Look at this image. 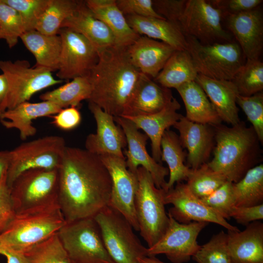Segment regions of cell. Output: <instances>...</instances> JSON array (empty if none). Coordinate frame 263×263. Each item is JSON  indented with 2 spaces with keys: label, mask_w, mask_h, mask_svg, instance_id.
Instances as JSON below:
<instances>
[{
  "label": "cell",
  "mask_w": 263,
  "mask_h": 263,
  "mask_svg": "<svg viewBox=\"0 0 263 263\" xmlns=\"http://www.w3.org/2000/svg\"><path fill=\"white\" fill-rule=\"evenodd\" d=\"M58 170V202L67 223L94 217L109 205L112 180L99 156L67 146Z\"/></svg>",
  "instance_id": "1"
},
{
  "label": "cell",
  "mask_w": 263,
  "mask_h": 263,
  "mask_svg": "<svg viewBox=\"0 0 263 263\" xmlns=\"http://www.w3.org/2000/svg\"><path fill=\"white\" fill-rule=\"evenodd\" d=\"M98 52V62L88 76L92 88L88 101L114 117L122 116L141 73L131 62L127 47L113 46Z\"/></svg>",
  "instance_id": "2"
},
{
  "label": "cell",
  "mask_w": 263,
  "mask_h": 263,
  "mask_svg": "<svg viewBox=\"0 0 263 263\" xmlns=\"http://www.w3.org/2000/svg\"><path fill=\"white\" fill-rule=\"evenodd\" d=\"M215 146L212 159L207 163L227 180L238 182L261 158L260 142L252 126L243 121L228 127L213 126Z\"/></svg>",
  "instance_id": "3"
},
{
  "label": "cell",
  "mask_w": 263,
  "mask_h": 263,
  "mask_svg": "<svg viewBox=\"0 0 263 263\" xmlns=\"http://www.w3.org/2000/svg\"><path fill=\"white\" fill-rule=\"evenodd\" d=\"M66 223L58 203L17 212L0 234V244L24 253L56 233Z\"/></svg>",
  "instance_id": "4"
},
{
  "label": "cell",
  "mask_w": 263,
  "mask_h": 263,
  "mask_svg": "<svg viewBox=\"0 0 263 263\" xmlns=\"http://www.w3.org/2000/svg\"><path fill=\"white\" fill-rule=\"evenodd\" d=\"M136 176L135 212L139 231L149 248L161 238L169 225L164 201L166 191L155 186L150 173L143 167H138Z\"/></svg>",
  "instance_id": "5"
},
{
  "label": "cell",
  "mask_w": 263,
  "mask_h": 263,
  "mask_svg": "<svg viewBox=\"0 0 263 263\" xmlns=\"http://www.w3.org/2000/svg\"><path fill=\"white\" fill-rule=\"evenodd\" d=\"M109 255L115 263H139L148 256V247L135 235L133 228L119 211L108 206L94 217Z\"/></svg>",
  "instance_id": "6"
},
{
  "label": "cell",
  "mask_w": 263,
  "mask_h": 263,
  "mask_svg": "<svg viewBox=\"0 0 263 263\" xmlns=\"http://www.w3.org/2000/svg\"><path fill=\"white\" fill-rule=\"evenodd\" d=\"M0 70L8 84L7 94L0 104V114L28 101L40 91L63 82L55 79L49 69L31 67L26 60L18 59L13 62L0 59Z\"/></svg>",
  "instance_id": "7"
},
{
  "label": "cell",
  "mask_w": 263,
  "mask_h": 263,
  "mask_svg": "<svg viewBox=\"0 0 263 263\" xmlns=\"http://www.w3.org/2000/svg\"><path fill=\"white\" fill-rule=\"evenodd\" d=\"M186 38L198 73L205 76L231 81L246 61L237 42L203 44L194 38Z\"/></svg>",
  "instance_id": "8"
},
{
  "label": "cell",
  "mask_w": 263,
  "mask_h": 263,
  "mask_svg": "<svg viewBox=\"0 0 263 263\" xmlns=\"http://www.w3.org/2000/svg\"><path fill=\"white\" fill-rule=\"evenodd\" d=\"M57 234L72 263H115L94 217L66 222Z\"/></svg>",
  "instance_id": "9"
},
{
  "label": "cell",
  "mask_w": 263,
  "mask_h": 263,
  "mask_svg": "<svg viewBox=\"0 0 263 263\" xmlns=\"http://www.w3.org/2000/svg\"><path fill=\"white\" fill-rule=\"evenodd\" d=\"M65 139L46 136L21 144L9 150L7 184L10 188L22 172L31 169H58L66 147Z\"/></svg>",
  "instance_id": "10"
},
{
  "label": "cell",
  "mask_w": 263,
  "mask_h": 263,
  "mask_svg": "<svg viewBox=\"0 0 263 263\" xmlns=\"http://www.w3.org/2000/svg\"><path fill=\"white\" fill-rule=\"evenodd\" d=\"M222 12L206 0H184L176 24L185 36L203 44L232 41V35L222 26Z\"/></svg>",
  "instance_id": "11"
},
{
  "label": "cell",
  "mask_w": 263,
  "mask_h": 263,
  "mask_svg": "<svg viewBox=\"0 0 263 263\" xmlns=\"http://www.w3.org/2000/svg\"><path fill=\"white\" fill-rule=\"evenodd\" d=\"M58 169H35L22 172L10 188L16 213L58 203Z\"/></svg>",
  "instance_id": "12"
},
{
  "label": "cell",
  "mask_w": 263,
  "mask_h": 263,
  "mask_svg": "<svg viewBox=\"0 0 263 263\" xmlns=\"http://www.w3.org/2000/svg\"><path fill=\"white\" fill-rule=\"evenodd\" d=\"M58 34L62 47L56 76L62 80L88 77L98 62L97 50L83 36L69 28H60Z\"/></svg>",
  "instance_id": "13"
},
{
  "label": "cell",
  "mask_w": 263,
  "mask_h": 263,
  "mask_svg": "<svg viewBox=\"0 0 263 263\" xmlns=\"http://www.w3.org/2000/svg\"><path fill=\"white\" fill-rule=\"evenodd\" d=\"M168 214V228L161 238L152 246L148 248L147 255L164 254L173 263L188 262L200 248L197 239L208 223L192 222L181 224Z\"/></svg>",
  "instance_id": "14"
},
{
  "label": "cell",
  "mask_w": 263,
  "mask_h": 263,
  "mask_svg": "<svg viewBox=\"0 0 263 263\" xmlns=\"http://www.w3.org/2000/svg\"><path fill=\"white\" fill-rule=\"evenodd\" d=\"M112 180L109 206L122 213L133 229L139 231L134 209V198L137 186L136 173L130 171L125 158L112 155L99 156Z\"/></svg>",
  "instance_id": "15"
},
{
  "label": "cell",
  "mask_w": 263,
  "mask_h": 263,
  "mask_svg": "<svg viewBox=\"0 0 263 263\" xmlns=\"http://www.w3.org/2000/svg\"><path fill=\"white\" fill-rule=\"evenodd\" d=\"M165 204H171L168 213L181 224L192 222L212 223L219 225L228 231H238L239 228L227 222L201 200L194 195L186 183L182 182L166 192Z\"/></svg>",
  "instance_id": "16"
},
{
  "label": "cell",
  "mask_w": 263,
  "mask_h": 263,
  "mask_svg": "<svg viewBox=\"0 0 263 263\" xmlns=\"http://www.w3.org/2000/svg\"><path fill=\"white\" fill-rule=\"evenodd\" d=\"M114 121L122 129L127 140L128 150L124 154L128 169L136 173L139 167L151 175L155 186L167 191L166 177L169 175L168 168L163 166L150 155L146 149L148 137L129 119L121 116L114 117Z\"/></svg>",
  "instance_id": "17"
},
{
  "label": "cell",
  "mask_w": 263,
  "mask_h": 263,
  "mask_svg": "<svg viewBox=\"0 0 263 263\" xmlns=\"http://www.w3.org/2000/svg\"><path fill=\"white\" fill-rule=\"evenodd\" d=\"M88 107L95 120L96 132L87 136L85 150L98 156L125 158L123 149L127 146L126 138L122 129L115 124L114 116L92 102L89 101Z\"/></svg>",
  "instance_id": "18"
},
{
  "label": "cell",
  "mask_w": 263,
  "mask_h": 263,
  "mask_svg": "<svg viewBox=\"0 0 263 263\" xmlns=\"http://www.w3.org/2000/svg\"><path fill=\"white\" fill-rule=\"evenodd\" d=\"M227 30L240 46L246 59H260L263 49V14L261 6L223 17Z\"/></svg>",
  "instance_id": "19"
},
{
  "label": "cell",
  "mask_w": 263,
  "mask_h": 263,
  "mask_svg": "<svg viewBox=\"0 0 263 263\" xmlns=\"http://www.w3.org/2000/svg\"><path fill=\"white\" fill-rule=\"evenodd\" d=\"M173 127L179 133L183 148L188 150V166L195 169L207 163L214 147L213 126L192 122L182 115Z\"/></svg>",
  "instance_id": "20"
},
{
  "label": "cell",
  "mask_w": 263,
  "mask_h": 263,
  "mask_svg": "<svg viewBox=\"0 0 263 263\" xmlns=\"http://www.w3.org/2000/svg\"><path fill=\"white\" fill-rule=\"evenodd\" d=\"M175 51L168 44L145 36H140L127 47L132 64L141 73L153 79L161 72Z\"/></svg>",
  "instance_id": "21"
},
{
  "label": "cell",
  "mask_w": 263,
  "mask_h": 263,
  "mask_svg": "<svg viewBox=\"0 0 263 263\" xmlns=\"http://www.w3.org/2000/svg\"><path fill=\"white\" fill-rule=\"evenodd\" d=\"M173 98L170 89L162 86L141 73L137 86L121 117L155 113L165 108Z\"/></svg>",
  "instance_id": "22"
},
{
  "label": "cell",
  "mask_w": 263,
  "mask_h": 263,
  "mask_svg": "<svg viewBox=\"0 0 263 263\" xmlns=\"http://www.w3.org/2000/svg\"><path fill=\"white\" fill-rule=\"evenodd\" d=\"M227 247L231 263H263V224L256 221L243 231H228Z\"/></svg>",
  "instance_id": "23"
},
{
  "label": "cell",
  "mask_w": 263,
  "mask_h": 263,
  "mask_svg": "<svg viewBox=\"0 0 263 263\" xmlns=\"http://www.w3.org/2000/svg\"><path fill=\"white\" fill-rule=\"evenodd\" d=\"M195 81L203 89L222 121L231 126L241 121L236 103L239 94L231 81L215 79L198 74Z\"/></svg>",
  "instance_id": "24"
},
{
  "label": "cell",
  "mask_w": 263,
  "mask_h": 263,
  "mask_svg": "<svg viewBox=\"0 0 263 263\" xmlns=\"http://www.w3.org/2000/svg\"><path fill=\"white\" fill-rule=\"evenodd\" d=\"M61 28H68L80 34L98 52L116 46L115 38L112 31L105 23L93 15L85 0H79L76 9L63 21Z\"/></svg>",
  "instance_id": "25"
},
{
  "label": "cell",
  "mask_w": 263,
  "mask_h": 263,
  "mask_svg": "<svg viewBox=\"0 0 263 263\" xmlns=\"http://www.w3.org/2000/svg\"><path fill=\"white\" fill-rule=\"evenodd\" d=\"M61 109L48 101L37 103L26 101L0 114V122L6 129L18 130L20 139L25 140L34 135L37 132L33 125V120L39 117L51 116Z\"/></svg>",
  "instance_id": "26"
},
{
  "label": "cell",
  "mask_w": 263,
  "mask_h": 263,
  "mask_svg": "<svg viewBox=\"0 0 263 263\" xmlns=\"http://www.w3.org/2000/svg\"><path fill=\"white\" fill-rule=\"evenodd\" d=\"M181 105L173 97L161 111L147 115L123 117L132 121L138 129L143 130L151 142L152 157L158 163L161 162V141L164 132L173 126L182 115L177 111Z\"/></svg>",
  "instance_id": "27"
},
{
  "label": "cell",
  "mask_w": 263,
  "mask_h": 263,
  "mask_svg": "<svg viewBox=\"0 0 263 263\" xmlns=\"http://www.w3.org/2000/svg\"><path fill=\"white\" fill-rule=\"evenodd\" d=\"M125 17L129 26L140 36L165 42L176 50H187L186 36L176 24L153 17Z\"/></svg>",
  "instance_id": "28"
},
{
  "label": "cell",
  "mask_w": 263,
  "mask_h": 263,
  "mask_svg": "<svg viewBox=\"0 0 263 263\" xmlns=\"http://www.w3.org/2000/svg\"><path fill=\"white\" fill-rule=\"evenodd\" d=\"M176 90L184 103L187 119L212 126L222 123L205 92L195 81L185 83Z\"/></svg>",
  "instance_id": "29"
},
{
  "label": "cell",
  "mask_w": 263,
  "mask_h": 263,
  "mask_svg": "<svg viewBox=\"0 0 263 263\" xmlns=\"http://www.w3.org/2000/svg\"><path fill=\"white\" fill-rule=\"evenodd\" d=\"M26 48L35 57L36 66L49 69H58L62 41L58 35H46L36 30L24 32L20 37Z\"/></svg>",
  "instance_id": "30"
},
{
  "label": "cell",
  "mask_w": 263,
  "mask_h": 263,
  "mask_svg": "<svg viewBox=\"0 0 263 263\" xmlns=\"http://www.w3.org/2000/svg\"><path fill=\"white\" fill-rule=\"evenodd\" d=\"M198 74L188 51L176 50L153 79L163 87L176 89L185 83L195 81Z\"/></svg>",
  "instance_id": "31"
},
{
  "label": "cell",
  "mask_w": 263,
  "mask_h": 263,
  "mask_svg": "<svg viewBox=\"0 0 263 263\" xmlns=\"http://www.w3.org/2000/svg\"><path fill=\"white\" fill-rule=\"evenodd\" d=\"M161 150V161L166 162L169 171V179L167 183L168 190L175 184L186 181L190 169L185 164L186 155L179 136L169 129L163 134Z\"/></svg>",
  "instance_id": "32"
},
{
  "label": "cell",
  "mask_w": 263,
  "mask_h": 263,
  "mask_svg": "<svg viewBox=\"0 0 263 263\" xmlns=\"http://www.w3.org/2000/svg\"><path fill=\"white\" fill-rule=\"evenodd\" d=\"M92 85L88 77H77L65 84L40 95L42 101H50L61 109L78 106L84 100H89Z\"/></svg>",
  "instance_id": "33"
},
{
  "label": "cell",
  "mask_w": 263,
  "mask_h": 263,
  "mask_svg": "<svg viewBox=\"0 0 263 263\" xmlns=\"http://www.w3.org/2000/svg\"><path fill=\"white\" fill-rule=\"evenodd\" d=\"M89 9L112 31L115 38L116 46L127 47L140 36L129 26L125 16L117 7L116 0L105 7Z\"/></svg>",
  "instance_id": "34"
},
{
  "label": "cell",
  "mask_w": 263,
  "mask_h": 263,
  "mask_svg": "<svg viewBox=\"0 0 263 263\" xmlns=\"http://www.w3.org/2000/svg\"><path fill=\"white\" fill-rule=\"evenodd\" d=\"M235 207H251L263 204V164L250 169L233 183Z\"/></svg>",
  "instance_id": "35"
},
{
  "label": "cell",
  "mask_w": 263,
  "mask_h": 263,
  "mask_svg": "<svg viewBox=\"0 0 263 263\" xmlns=\"http://www.w3.org/2000/svg\"><path fill=\"white\" fill-rule=\"evenodd\" d=\"M79 0H50L36 30L46 35H57L63 21L76 9Z\"/></svg>",
  "instance_id": "36"
},
{
  "label": "cell",
  "mask_w": 263,
  "mask_h": 263,
  "mask_svg": "<svg viewBox=\"0 0 263 263\" xmlns=\"http://www.w3.org/2000/svg\"><path fill=\"white\" fill-rule=\"evenodd\" d=\"M186 183L191 192L199 199L212 193L227 180L223 174L212 169L205 163L192 169Z\"/></svg>",
  "instance_id": "37"
},
{
  "label": "cell",
  "mask_w": 263,
  "mask_h": 263,
  "mask_svg": "<svg viewBox=\"0 0 263 263\" xmlns=\"http://www.w3.org/2000/svg\"><path fill=\"white\" fill-rule=\"evenodd\" d=\"M231 81L239 95L249 96L263 92V62L260 59H246Z\"/></svg>",
  "instance_id": "38"
},
{
  "label": "cell",
  "mask_w": 263,
  "mask_h": 263,
  "mask_svg": "<svg viewBox=\"0 0 263 263\" xmlns=\"http://www.w3.org/2000/svg\"><path fill=\"white\" fill-rule=\"evenodd\" d=\"M28 263H72L57 232L24 252Z\"/></svg>",
  "instance_id": "39"
},
{
  "label": "cell",
  "mask_w": 263,
  "mask_h": 263,
  "mask_svg": "<svg viewBox=\"0 0 263 263\" xmlns=\"http://www.w3.org/2000/svg\"><path fill=\"white\" fill-rule=\"evenodd\" d=\"M197 263H231L227 247V233L214 235L192 257Z\"/></svg>",
  "instance_id": "40"
},
{
  "label": "cell",
  "mask_w": 263,
  "mask_h": 263,
  "mask_svg": "<svg viewBox=\"0 0 263 263\" xmlns=\"http://www.w3.org/2000/svg\"><path fill=\"white\" fill-rule=\"evenodd\" d=\"M0 31L2 39L12 48L25 32L21 17L13 8L0 0Z\"/></svg>",
  "instance_id": "41"
},
{
  "label": "cell",
  "mask_w": 263,
  "mask_h": 263,
  "mask_svg": "<svg viewBox=\"0 0 263 263\" xmlns=\"http://www.w3.org/2000/svg\"><path fill=\"white\" fill-rule=\"evenodd\" d=\"M20 15L25 32L36 30L37 24L50 0H2Z\"/></svg>",
  "instance_id": "42"
},
{
  "label": "cell",
  "mask_w": 263,
  "mask_h": 263,
  "mask_svg": "<svg viewBox=\"0 0 263 263\" xmlns=\"http://www.w3.org/2000/svg\"><path fill=\"white\" fill-rule=\"evenodd\" d=\"M201 200L222 218L229 219L235 206L233 183L227 181L210 195Z\"/></svg>",
  "instance_id": "43"
},
{
  "label": "cell",
  "mask_w": 263,
  "mask_h": 263,
  "mask_svg": "<svg viewBox=\"0 0 263 263\" xmlns=\"http://www.w3.org/2000/svg\"><path fill=\"white\" fill-rule=\"evenodd\" d=\"M236 103L243 110L251 123L261 144L263 143V93L249 96L238 94Z\"/></svg>",
  "instance_id": "44"
},
{
  "label": "cell",
  "mask_w": 263,
  "mask_h": 263,
  "mask_svg": "<svg viewBox=\"0 0 263 263\" xmlns=\"http://www.w3.org/2000/svg\"><path fill=\"white\" fill-rule=\"evenodd\" d=\"M116 3L124 16L133 15L166 19L155 11L152 0H116Z\"/></svg>",
  "instance_id": "45"
},
{
  "label": "cell",
  "mask_w": 263,
  "mask_h": 263,
  "mask_svg": "<svg viewBox=\"0 0 263 263\" xmlns=\"http://www.w3.org/2000/svg\"><path fill=\"white\" fill-rule=\"evenodd\" d=\"M214 7L219 9L222 16L236 15L248 11L261 6L262 0H208Z\"/></svg>",
  "instance_id": "46"
},
{
  "label": "cell",
  "mask_w": 263,
  "mask_h": 263,
  "mask_svg": "<svg viewBox=\"0 0 263 263\" xmlns=\"http://www.w3.org/2000/svg\"><path fill=\"white\" fill-rule=\"evenodd\" d=\"M15 214L6 175L0 183V234L6 228Z\"/></svg>",
  "instance_id": "47"
},
{
  "label": "cell",
  "mask_w": 263,
  "mask_h": 263,
  "mask_svg": "<svg viewBox=\"0 0 263 263\" xmlns=\"http://www.w3.org/2000/svg\"><path fill=\"white\" fill-rule=\"evenodd\" d=\"M52 123L56 127L65 131H69L77 127L81 122V114L75 107L61 109L58 113L51 116Z\"/></svg>",
  "instance_id": "48"
},
{
  "label": "cell",
  "mask_w": 263,
  "mask_h": 263,
  "mask_svg": "<svg viewBox=\"0 0 263 263\" xmlns=\"http://www.w3.org/2000/svg\"><path fill=\"white\" fill-rule=\"evenodd\" d=\"M230 217L237 223L247 225L250 223L263 219V204L251 207H234Z\"/></svg>",
  "instance_id": "49"
},
{
  "label": "cell",
  "mask_w": 263,
  "mask_h": 263,
  "mask_svg": "<svg viewBox=\"0 0 263 263\" xmlns=\"http://www.w3.org/2000/svg\"><path fill=\"white\" fill-rule=\"evenodd\" d=\"M155 11L166 20L176 24L184 0H152Z\"/></svg>",
  "instance_id": "50"
},
{
  "label": "cell",
  "mask_w": 263,
  "mask_h": 263,
  "mask_svg": "<svg viewBox=\"0 0 263 263\" xmlns=\"http://www.w3.org/2000/svg\"><path fill=\"white\" fill-rule=\"evenodd\" d=\"M0 254L4 256L7 263H28L24 253L15 251L0 244Z\"/></svg>",
  "instance_id": "51"
},
{
  "label": "cell",
  "mask_w": 263,
  "mask_h": 263,
  "mask_svg": "<svg viewBox=\"0 0 263 263\" xmlns=\"http://www.w3.org/2000/svg\"><path fill=\"white\" fill-rule=\"evenodd\" d=\"M9 161V150H0V183L7 172Z\"/></svg>",
  "instance_id": "52"
},
{
  "label": "cell",
  "mask_w": 263,
  "mask_h": 263,
  "mask_svg": "<svg viewBox=\"0 0 263 263\" xmlns=\"http://www.w3.org/2000/svg\"><path fill=\"white\" fill-rule=\"evenodd\" d=\"M8 89L7 79L4 74L0 75V104L4 99Z\"/></svg>",
  "instance_id": "53"
},
{
  "label": "cell",
  "mask_w": 263,
  "mask_h": 263,
  "mask_svg": "<svg viewBox=\"0 0 263 263\" xmlns=\"http://www.w3.org/2000/svg\"><path fill=\"white\" fill-rule=\"evenodd\" d=\"M138 261L140 263H166L159 260L155 256H147L139 259Z\"/></svg>",
  "instance_id": "54"
},
{
  "label": "cell",
  "mask_w": 263,
  "mask_h": 263,
  "mask_svg": "<svg viewBox=\"0 0 263 263\" xmlns=\"http://www.w3.org/2000/svg\"><path fill=\"white\" fill-rule=\"evenodd\" d=\"M0 39H2V36H1L0 31Z\"/></svg>",
  "instance_id": "55"
},
{
  "label": "cell",
  "mask_w": 263,
  "mask_h": 263,
  "mask_svg": "<svg viewBox=\"0 0 263 263\" xmlns=\"http://www.w3.org/2000/svg\"></svg>",
  "instance_id": "56"
}]
</instances>
